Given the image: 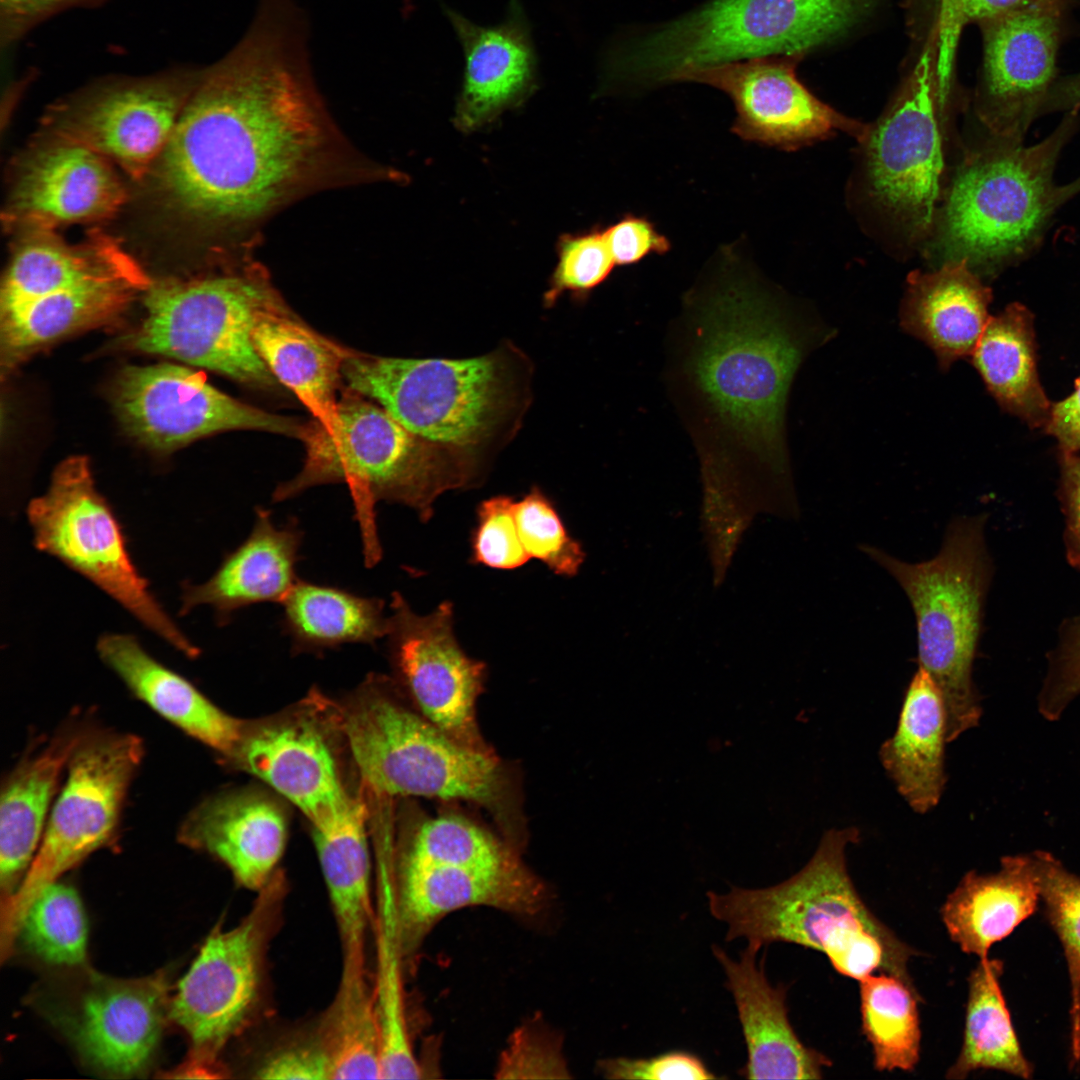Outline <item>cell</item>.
Returning <instances> with one entry per match:
<instances>
[{
  "mask_svg": "<svg viewBox=\"0 0 1080 1080\" xmlns=\"http://www.w3.org/2000/svg\"><path fill=\"white\" fill-rule=\"evenodd\" d=\"M616 266H629L651 254L664 255L671 249L669 239L647 217L624 214L604 228Z\"/></svg>",
  "mask_w": 1080,
  "mask_h": 1080,
  "instance_id": "cell-50",
  "label": "cell"
},
{
  "mask_svg": "<svg viewBox=\"0 0 1080 1080\" xmlns=\"http://www.w3.org/2000/svg\"><path fill=\"white\" fill-rule=\"evenodd\" d=\"M1080 694V628L1063 652L1052 678L1041 694L1039 711L1048 720L1060 717Z\"/></svg>",
  "mask_w": 1080,
  "mask_h": 1080,
  "instance_id": "cell-53",
  "label": "cell"
},
{
  "mask_svg": "<svg viewBox=\"0 0 1080 1080\" xmlns=\"http://www.w3.org/2000/svg\"><path fill=\"white\" fill-rule=\"evenodd\" d=\"M387 640L391 657L431 723L457 741L480 749L474 706L485 665L460 647L453 628V605L440 603L431 613H415L393 592Z\"/></svg>",
  "mask_w": 1080,
  "mask_h": 1080,
  "instance_id": "cell-19",
  "label": "cell"
},
{
  "mask_svg": "<svg viewBox=\"0 0 1080 1080\" xmlns=\"http://www.w3.org/2000/svg\"><path fill=\"white\" fill-rule=\"evenodd\" d=\"M1039 901L1031 855L1006 856L995 873H966L947 897L941 915L961 950L983 959L992 945L1036 911Z\"/></svg>",
  "mask_w": 1080,
  "mask_h": 1080,
  "instance_id": "cell-33",
  "label": "cell"
},
{
  "mask_svg": "<svg viewBox=\"0 0 1080 1080\" xmlns=\"http://www.w3.org/2000/svg\"><path fill=\"white\" fill-rule=\"evenodd\" d=\"M281 604L282 626L295 651L373 645L387 635L385 603L379 598L298 579Z\"/></svg>",
  "mask_w": 1080,
  "mask_h": 1080,
  "instance_id": "cell-38",
  "label": "cell"
},
{
  "mask_svg": "<svg viewBox=\"0 0 1080 1080\" xmlns=\"http://www.w3.org/2000/svg\"><path fill=\"white\" fill-rule=\"evenodd\" d=\"M1044 914L1063 947L1070 980L1071 1067L1080 1062V876L1048 852L1031 854Z\"/></svg>",
  "mask_w": 1080,
  "mask_h": 1080,
  "instance_id": "cell-42",
  "label": "cell"
},
{
  "mask_svg": "<svg viewBox=\"0 0 1080 1080\" xmlns=\"http://www.w3.org/2000/svg\"><path fill=\"white\" fill-rule=\"evenodd\" d=\"M859 835L855 827L825 832L809 862L777 885L709 891V910L727 925L726 940L745 938L758 950L797 944L824 953L843 976L860 981L881 971L915 987L908 962L917 951L869 910L849 876L845 852Z\"/></svg>",
  "mask_w": 1080,
  "mask_h": 1080,
  "instance_id": "cell-4",
  "label": "cell"
},
{
  "mask_svg": "<svg viewBox=\"0 0 1080 1080\" xmlns=\"http://www.w3.org/2000/svg\"><path fill=\"white\" fill-rule=\"evenodd\" d=\"M365 818V805L353 800L342 816L313 833L344 959H366L373 919Z\"/></svg>",
  "mask_w": 1080,
  "mask_h": 1080,
  "instance_id": "cell-35",
  "label": "cell"
},
{
  "mask_svg": "<svg viewBox=\"0 0 1080 1080\" xmlns=\"http://www.w3.org/2000/svg\"><path fill=\"white\" fill-rule=\"evenodd\" d=\"M707 289L690 295L685 376L706 418L753 462L791 488L785 410L805 356L832 331L796 320L741 263L721 254Z\"/></svg>",
  "mask_w": 1080,
  "mask_h": 1080,
  "instance_id": "cell-2",
  "label": "cell"
},
{
  "mask_svg": "<svg viewBox=\"0 0 1080 1080\" xmlns=\"http://www.w3.org/2000/svg\"><path fill=\"white\" fill-rule=\"evenodd\" d=\"M126 191L107 158L58 136L23 164L7 206L9 224L31 231H52L75 222L114 215Z\"/></svg>",
  "mask_w": 1080,
  "mask_h": 1080,
  "instance_id": "cell-21",
  "label": "cell"
},
{
  "mask_svg": "<svg viewBox=\"0 0 1080 1080\" xmlns=\"http://www.w3.org/2000/svg\"><path fill=\"white\" fill-rule=\"evenodd\" d=\"M514 503L512 497L505 495L480 503L472 535L473 562L494 569L513 570L531 559L520 539Z\"/></svg>",
  "mask_w": 1080,
  "mask_h": 1080,
  "instance_id": "cell-47",
  "label": "cell"
},
{
  "mask_svg": "<svg viewBox=\"0 0 1080 1080\" xmlns=\"http://www.w3.org/2000/svg\"><path fill=\"white\" fill-rule=\"evenodd\" d=\"M105 0H0V43L9 48L37 25L73 8L94 7Z\"/></svg>",
  "mask_w": 1080,
  "mask_h": 1080,
  "instance_id": "cell-52",
  "label": "cell"
},
{
  "mask_svg": "<svg viewBox=\"0 0 1080 1080\" xmlns=\"http://www.w3.org/2000/svg\"><path fill=\"white\" fill-rule=\"evenodd\" d=\"M18 936L31 952L48 963L84 964L87 925L75 889L57 882L45 887L26 912Z\"/></svg>",
  "mask_w": 1080,
  "mask_h": 1080,
  "instance_id": "cell-43",
  "label": "cell"
},
{
  "mask_svg": "<svg viewBox=\"0 0 1080 1080\" xmlns=\"http://www.w3.org/2000/svg\"><path fill=\"white\" fill-rule=\"evenodd\" d=\"M82 983L58 1016L81 1057L111 1076L142 1072L169 1016L166 975L119 979L93 973Z\"/></svg>",
  "mask_w": 1080,
  "mask_h": 1080,
  "instance_id": "cell-20",
  "label": "cell"
},
{
  "mask_svg": "<svg viewBox=\"0 0 1080 1080\" xmlns=\"http://www.w3.org/2000/svg\"><path fill=\"white\" fill-rule=\"evenodd\" d=\"M151 283L139 269L59 290L0 313L2 368L9 371L44 345L116 319Z\"/></svg>",
  "mask_w": 1080,
  "mask_h": 1080,
  "instance_id": "cell-30",
  "label": "cell"
},
{
  "mask_svg": "<svg viewBox=\"0 0 1080 1080\" xmlns=\"http://www.w3.org/2000/svg\"><path fill=\"white\" fill-rule=\"evenodd\" d=\"M248 537L223 558L204 583L185 584L180 614L208 605L218 624L225 625L245 607L264 602L282 603L298 578L296 564L303 531L295 519L277 526L271 512L256 509Z\"/></svg>",
  "mask_w": 1080,
  "mask_h": 1080,
  "instance_id": "cell-26",
  "label": "cell"
},
{
  "mask_svg": "<svg viewBox=\"0 0 1080 1080\" xmlns=\"http://www.w3.org/2000/svg\"><path fill=\"white\" fill-rule=\"evenodd\" d=\"M962 0H941L936 24V71L940 91L950 93L956 50L964 27L961 17Z\"/></svg>",
  "mask_w": 1080,
  "mask_h": 1080,
  "instance_id": "cell-54",
  "label": "cell"
},
{
  "mask_svg": "<svg viewBox=\"0 0 1080 1080\" xmlns=\"http://www.w3.org/2000/svg\"><path fill=\"white\" fill-rule=\"evenodd\" d=\"M154 167L169 208L240 249L253 248L263 224L307 194L391 176L331 119L294 0H260L243 38L200 69Z\"/></svg>",
  "mask_w": 1080,
  "mask_h": 1080,
  "instance_id": "cell-1",
  "label": "cell"
},
{
  "mask_svg": "<svg viewBox=\"0 0 1080 1080\" xmlns=\"http://www.w3.org/2000/svg\"><path fill=\"white\" fill-rule=\"evenodd\" d=\"M510 857L481 828L458 816H442L419 829L406 863L436 866H484Z\"/></svg>",
  "mask_w": 1080,
  "mask_h": 1080,
  "instance_id": "cell-44",
  "label": "cell"
},
{
  "mask_svg": "<svg viewBox=\"0 0 1080 1080\" xmlns=\"http://www.w3.org/2000/svg\"><path fill=\"white\" fill-rule=\"evenodd\" d=\"M1063 480L1068 502L1070 528L1080 543V456L1063 452Z\"/></svg>",
  "mask_w": 1080,
  "mask_h": 1080,
  "instance_id": "cell-57",
  "label": "cell"
},
{
  "mask_svg": "<svg viewBox=\"0 0 1080 1080\" xmlns=\"http://www.w3.org/2000/svg\"><path fill=\"white\" fill-rule=\"evenodd\" d=\"M317 1038L329 1058L331 1079H382L375 989L366 962L342 961L338 990Z\"/></svg>",
  "mask_w": 1080,
  "mask_h": 1080,
  "instance_id": "cell-40",
  "label": "cell"
},
{
  "mask_svg": "<svg viewBox=\"0 0 1080 1080\" xmlns=\"http://www.w3.org/2000/svg\"><path fill=\"white\" fill-rule=\"evenodd\" d=\"M299 438L306 447L303 468L277 487L273 500L289 499L319 484L345 483L368 567L382 556L376 517L379 501L404 504L427 522L441 494L470 488L480 480L476 450L419 436L382 406L355 394L304 425Z\"/></svg>",
  "mask_w": 1080,
  "mask_h": 1080,
  "instance_id": "cell-3",
  "label": "cell"
},
{
  "mask_svg": "<svg viewBox=\"0 0 1080 1080\" xmlns=\"http://www.w3.org/2000/svg\"><path fill=\"white\" fill-rule=\"evenodd\" d=\"M251 251L224 272L190 280L151 283L145 316L127 337L133 350L164 355L241 383L273 388L277 379L258 354V315L285 304Z\"/></svg>",
  "mask_w": 1080,
  "mask_h": 1080,
  "instance_id": "cell-8",
  "label": "cell"
},
{
  "mask_svg": "<svg viewBox=\"0 0 1080 1080\" xmlns=\"http://www.w3.org/2000/svg\"><path fill=\"white\" fill-rule=\"evenodd\" d=\"M1072 114L1033 146L1002 139L971 153L948 191L940 226L947 261L997 264L1022 254L1064 202L1052 175Z\"/></svg>",
  "mask_w": 1080,
  "mask_h": 1080,
  "instance_id": "cell-9",
  "label": "cell"
},
{
  "mask_svg": "<svg viewBox=\"0 0 1080 1080\" xmlns=\"http://www.w3.org/2000/svg\"><path fill=\"white\" fill-rule=\"evenodd\" d=\"M96 650L130 692L162 718L211 748L233 755L244 736L242 723L151 656L135 636L103 634Z\"/></svg>",
  "mask_w": 1080,
  "mask_h": 1080,
  "instance_id": "cell-29",
  "label": "cell"
},
{
  "mask_svg": "<svg viewBox=\"0 0 1080 1080\" xmlns=\"http://www.w3.org/2000/svg\"><path fill=\"white\" fill-rule=\"evenodd\" d=\"M947 713L930 674L918 666L894 734L880 747L881 764L898 793L918 814L934 809L945 790Z\"/></svg>",
  "mask_w": 1080,
  "mask_h": 1080,
  "instance_id": "cell-32",
  "label": "cell"
},
{
  "mask_svg": "<svg viewBox=\"0 0 1080 1080\" xmlns=\"http://www.w3.org/2000/svg\"><path fill=\"white\" fill-rule=\"evenodd\" d=\"M255 348L270 372L316 414L331 412L346 352L305 327L285 304L262 311Z\"/></svg>",
  "mask_w": 1080,
  "mask_h": 1080,
  "instance_id": "cell-36",
  "label": "cell"
},
{
  "mask_svg": "<svg viewBox=\"0 0 1080 1080\" xmlns=\"http://www.w3.org/2000/svg\"><path fill=\"white\" fill-rule=\"evenodd\" d=\"M113 399L125 429L159 451L227 430L300 437L304 427L236 400L210 385L200 372L174 363L126 367L116 381Z\"/></svg>",
  "mask_w": 1080,
  "mask_h": 1080,
  "instance_id": "cell-15",
  "label": "cell"
},
{
  "mask_svg": "<svg viewBox=\"0 0 1080 1080\" xmlns=\"http://www.w3.org/2000/svg\"><path fill=\"white\" fill-rule=\"evenodd\" d=\"M1041 0H962L961 17L964 26L982 22L1015 11Z\"/></svg>",
  "mask_w": 1080,
  "mask_h": 1080,
  "instance_id": "cell-58",
  "label": "cell"
},
{
  "mask_svg": "<svg viewBox=\"0 0 1080 1080\" xmlns=\"http://www.w3.org/2000/svg\"><path fill=\"white\" fill-rule=\"evenodd\" d=\"M1045 427L1059 441L1063 452H1080V378L1069 397L1052 405Z\"/></svg>",
  "mask_w": 1080,
  "mask_h": 1080,
  "instance_id": "cell-55",
  "label": "cell"
},
{
  "mask_svg": "<svg viewBox=\"0 0 1080 1080\" xmlns=\"http://www.w3.org/2000/svg\"><path fill=\"white\" fill-rule=\"evenodd\" d=\"M232 756L322 828L351 806L332 753L312 725L286 723L243 736Z\"/></svg>",
  "mask_w": 1080,
  "mask_h": 1080,
  "instance_id": "cell-25",
  "label": "cell"
},
{
  "mask_svg": "<svg viewBox=\"0 0 1080 1080\" xmlns=\"http://www.w3.org/2000/svg\"><path fill=\"white\" fill-rule=\"evenodd\" d=\"M1080 108V73L1069 76L1051 87L1041 112L1053 110H1072ZM1065 200L1080 191V178L1062 187Z\"/></svg>",
  "mask_w": 1080,
  "mask_h": 1080,
  "instance_id": "cell-56",
  "label": "cell"
},
{
  "mask_svg": "<svg viewBox=\"0 0 1080 1080\" xmlns=\"http://www.w3.org/2000/svg\"><path fill=\"white\" fill-rule=\"evenodd\" d=\"M557 258L549 287L543 296L546 307H552L566 292L584 300L607 280L616 266L604 228L600 226L563 234L557 242Z\"/></svg>",
  "mask_w": 1080,
  "mask_h": 1080,
  "instance_id": "cell-46",
  "label": "cell"
},
{
  "mask_svg": "<svg viewBox=\"0 0 1080 1080\" xmlns=\"http://www.w3.org/2000/svg\"><path fill=\"white\" fill-rule=\"evenodd\" d=\"M609 1079H718L697 1056L685 1051H671L651 1058H610L599 1063Z\"/></svg>",
  "mask_w": 1080,
  "mask_h": 1080,
  "instance_id": "cell-49",
  "label": "cell"
},
{
  "mask_svg": "<svg viewBox=\"0 0 1080 1080\" xmlns=\"http://www.w3.org/2000/svg\"><path fill=\"white\" fill-rule=\"evenodd\" d=\"M503 349L462 358H389L346 353L342 377L410 431L476 450L493 439L524 401L522 363Z\"/></svg>",
  "mask_w": 1080,
  "mask_h": 1080,
  "instance_id": "cell-6",
  "label": "cell"
},
{
  "mask_svg": "<svg viewBox=\"0 0 1080 1080\" xmlns=\"http://www.w3.org/2000/svg\"><path fill=\"white\" fill-rule=\"evenodd\" d=\"M801 56L771 55L692 68L672 82H695L724 92L736 117L731 132L743 141L792 151L843 131L864 141L869 127L818 100L797 78Z\"/></svg>",
  "mask_w": 1080,
  "mask_h": 1080,
  "instance_id": "cell-17",
  "label": "cell"
},
{
  "mask_svg": "<svg viewBox=\"0 0 1080 1080\" xmlns=\"http://www.w3.org/2000/svg\"><path fill=\"white\" fill-rule=\"evenodd\" d=\"M143 752V742L134 734L85 729L68 760L65 784L36 855L16 891L1 900L2 960L13 952L22 920L38 894L111 840Z\"/></svg>",
  "mask_w": 1080,
  "mask_h": 1080,
  "instance_id": "cell-11",
  "label": "cell"
},
{
  "mask_svg": "<svg viewBox=\"0 0 1080 1080\" xmlns=\"http://www.w3.org/2000/svg\"><path fill=\"white\" fill-rule=\"evenodd\" d=\"M522 544L530 558L543 562L555 574L575 576L585 559L581 544L566 530L551 500L533 487L514 503Z\"/></svg>",
  "mask_w": 1080,
  "mask_h": 1080,
  "instance_id": "cell-45",
  "label": "cell"
},
{
  "mask_svg": "<svg viewBox=\"0 0 1080 1080\" xmlns=\"http://www.w3.org/2000/svg\"><path fill=\"white\" fill-rule=\"evenodd\" d=\"M907 284L900 310L903 330L924 342L944 371L971 356L990 319L992 294L967 261L950 260L933 272L914 271Z\"/></svg>",
  "mask_w": 1080,
  "mask_h": 1080,
  "instance_id": "cell-28",
  "label": "cell"
},
{
  "mask_svg": "<svg viewBox=\"0 0 1080 1080\" xmlns=\"http://www.w3.org/2000/svg\"><path fill=\"white\" fill-rule=\"evenodd\" d=\"M498 1072L502 1078L568 1077L559 1045L530 1026L513 1036Z\"/></svg>",
  "mask_w": 1080,
  "mask_h": 1080,
  "instance_id": "cell-48",
  "label": "cell"
},
{
  "mask_svg": "<svg viewBox=\"0 0 1080 1080\" xmlns=\"http://www.w3.org/2000/svg\"><path fill=\"white\" fill-rule=\"evenodd\" d=\"M862 1030L878 1071H912L920 1059L921 1029L915 987L882 972L860 981Z\"/></svg>",
  "mask_w": 1080,
  "mask_h": 1080,
  "instance_id": "cell-41",
  "label": "cell"
},
{
  "mask_svg": "<svg viewBox=\"0 0 1080 1080\" xmlns=\"http://www.w3.org/2000/svg\"><path fill=\"white\" fill-rule=\"evenodd\" d=\"M1064 0H1041L980 22L978 114L999 138L1021 141L1054 84Z\"/></svg>",
  "mask_w": 1080,
  "mask_h": 1080,
  "instance_id": "cell-18",
  "label": "cell"
},
{
  "mask_svg": "<svg viewBox=\"0 0 1080 1080\" xmlns=\"http://www.w3.org/2000/svg\"><path fill=\"white\" fill-rule=\"evenodd\" d=\"M85 729L59 731L38 752L21 760L1 789L0 885L12 895L41 843L60 777Z\"/></svg>",
  "mask_w": 1080,
  "mask_h": 1080,
  "instance_id": "cell-31",
  "label": "cell"
},
{
  "mask_svg": "<svg viewBox=\"0 0 1080 1080\" xmlns=\"http://www.w3.org/2000/svg\"><path fill=\"white\" fill-rule=\"evenodd\" d=\"M178 839L219 859L245 888L260 891L273 878L286 841L280 809L257 796L206 800L181 824Z\"/></svg>",
  "mask_w": 1080,
  "mask_h": 1080,
  "instance_id": "cell-27",
  "label": "cell"
},
{
  "mask_svg": "<svg viewBox=\"0 0 1080 1080\" xmlns=\"http://www.w3.org/2000/svg\"><path fill=\"white\" fill-rule=\"evenodd\" d=\"M980 528L976 519H953L939 552L919 563L902 561L875 546H859L898 582L911 603L918 664L941 692L948 743L976 727L982 714L972 680L986 584Z\"/></svg>",
  "mask_w": 1080,
  "mask_h": 1080,
  "instance_id": "cell-7",
  "label": "cell"
},
{
  "mask_svg": "<svg viewBox=\"0 0 1080 1080\" xmlns=\"http://www.w3.org/2000/svg\"><path fill=\"white\" fill-rule=\"evenodd\" d=\"M712 951L725 972L747 1048L739 1074L746 1079H821L831 1061L797 1036L788 1018L786 988L769 982L764 961H756L759 950L747 945L737 961L716 945Z\"/></svg>",
  "mask_w": 1080,
  "mask_h": 1080,
  "instance_id": "cell-24",
  "label": "cell"
},
{
  "mask_svg": "<svg viewBox=\"0 0 1080 1080\" xmlns=\"http://www.w3.org/2000/svg\"><path fill=\"white\" fill-rule=\"evenodd\" d=\"M285 889L274 877L241 922L215 928L169 1003V1017L187 1034L192 1050L183 1071L221 1077L218 1053L248 1023L261 993L265 956L280 923Z\"/></svg>",
  "mask_w": 1080,
  "mask_h": 1080,
  "instance_id": "cell-13",
  "label": "cell"
},
{
  "mask_svg": "<svg viewBox=\"0 0 1080 1080\" xmlns=\"http://www.w3.org/2000/svg\"><path fill=\"white\" fill-rule=\"evenodd\" d=\"M344 716L342 729L362 779L383 795L495 801L494 759L390 699L369 693Z\"/></svg>",
  "mask_w": 1080,
  "mask_h": 1080,
  "instance_id": "cell-12",
  "label": "cell"
},
{
  "mask_svg": "<svg viewBox=\"0 0 1080 1080\" xmlns=\"http://www.w3.org/2000/svg\"><path fill=\"white\" fill-rule=\"evenodd\" d=\"M875 0H713L618 49L628 81L760 56H803L847 31Z\"/></svg>",
  "mask_w": 1080,
  "mask_h": 1080,
  "instance_id": "cell-5",
  "label": "cell"
},
{
  "mask_svg": "<svg viewBox=\"0 0 1080 1080\" xmlns=\"http://www.w3.org/2000/svg\"><path fill=\"white\" fill-rule=\"evenodd\" d=\"M544 900L542 885L511 858L472 867L405 862L396 904L400 947L414 946L438 920L461 908L484 905L533 914Z\"/></svg>",
  "mask_w": 1080,
  "mask_h": 1080,
  "instance_id": "cell-23",
  "label": "cell"
},
{
  "mask_svg": "<svg viewBox=\"0 0 1080 1080\" xmlns=\"http://www.w3.org/2000/svg\"><path fill=\"white\" fill-rule=\"evenodd\" d=\"M1003 969L1002 960L986 957L969 975L963 1044L946 1078L965 1079L980 1069L1032 1077L1001 989Z\"/></svg>",
  "mask_w": 1080,
  "mask_h": 1080,
  "instance_id": "cell-39",
  "label": "cell"
},
{
  "mask_svg": "<svg viewBox=\"0 0 1080 1080\" xmlns=\"http://www.w3.org/2000/svg\"><path fill=\"white\" fill-rule=\"evenodd\" d=\"M31 232L4 278L0 313L59 290L142 268L116 239L98 231L74 245L52 231Z\"/></svg>",
  "mask_w": 1080,
  "mask_h": 1080,
  "instance_id": "cell-34",
  "label": "cell"
},
{
  "mask_svg": "<svg viewBox=\"0 0 1080 1080\" xmlns=\"http://www.w3.org/2000/svg\"><path fill=\"white\" fill-rule=\"evenodd\" d=\"M258 1079H331L327 1053L319 1039L295 1043L267 1057L256 1070Z\"/></svg>",
  "mask_w": 1080,
  "mask_h": 1080,
  "instance_id": "cell-51",
  "label": "cell"
},
{
  "mask_svg": "<svg viewBox=\"0 0 1080 1080\" xmlns=\"http://www.w3.org/2000/svg\"><path fill=\"white\" fill-rule=\"evenodd\" d=\"M465 57L463 84L456 101L455 127L473 132L522 104L535 90L537 61L526 15L510 0L503 22L479 26L445 8Z\"/></svg>",
  "mask_w": 1080,
  "mask_h": 1080,
  "instance_id": "cell-22",
  "label": "cell"
},
{
  "mask_svg": "<svg viewBox=\"0 0 1080 1080\" xmlns=\"http://www.w3.org/2000/svg\"><path fill=\"white\" fill-rule=\"evenodd\" d=\"M26 513L39 551L89 580L185 656L200 654L133 563L122 526L96 489L86 457L59 463L47 491L29 502Z\"/></svg>",
  "mask_w": 1080,
  "mask_h": 1080,
  "instance_id": "cell-10",
  "label": "cell"
},
{
  "mask_svg": "<svg viewBox=\"0 0 1080 1080\" xmlns=\"http://www.w3.org/2000/svg\"><path fill=\"white\" fill-rule=\"evenodd\" d=\"M986 387L1002 408L1031 427L1045 426L1052 405L1040 384L1033 315L1013 303L990 317L972 355Z\"/></svg>",
  "mask_w": 1080,
  "mask_h": 1080,
  "instance_id": "cell-37",
  "label": "cell"
},
{
  "mask_svg": "<svg viewBox=\"0 0 1080 1080\" xmlns=\"http://www.w3.org/2000/svg\"><path fill=\"white\" fill-rule=\"evenodd\" d=\"M930 34L897 97L864 139L873 196L913 236L933 227L944 168L942 112Z\"/></svg>",
  "mask_w": 1080,
  "mask_h": 1080,
  "instance_id": "cell-14",
  "label": "cell"
},
{
  "mask_svg": "<svg viewBox=\"0 0 1080 1080\" xmlns=\"http://www.w3.org/2000/svg\"><path fill=\"white\" fill-rule=\"evenodd\" d=\"M199 73L181 69L105 81L61 110L59 136L141 179L166 148Z\"/></svg>",
  "mask_w": 1080,
  "mask_h": 1080,
  "instance_id": "cell-16",
  "label": "cell"
}]
</instances>
